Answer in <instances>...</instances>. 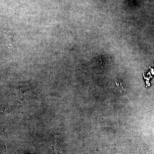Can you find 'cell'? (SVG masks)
<instances>
[{
    "label": "cell",
    "instance_id": "6da1fadb",
    "mask_svg": "<svg viewBox=\"0 0 154 154\" xmlns=\"http://www.w3.org/2000/svg\"><path fill=\"white\" fill-rule=\"evenodd\" d=\"M12 36L8 34L6 35L5 36L4 41H6L5 43L6 44L7 46L8 47H11V48H12L13 45H15V41L13 40V37H12Z\"/></svg>",
    "mask_w": 154,
    "mask_h": 154
}]
</instances>
